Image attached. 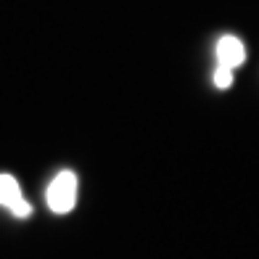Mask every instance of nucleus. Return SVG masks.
Returning a JSON list of instances; mask_svg holds the SVG:
<instances>
[{"instance_id":"2","label":"nucleus","mask_w":259,"mask_h":259,"mask_svg":"<svg viewBox=\"0 0 259 259\" xmlns=\"http://www.w3.org/2000/svg\"><path fill=\"white\" fill-rule=\"evenodd\" d=\"M0 206H6L11 214H16L19 220L32 214V206H29L27 198L21 196V188H19L14 175H0Z\"/></svg>"},{"instance_id":"3","label":"nucleus","mask_w":259,"mask_h":259,"mask_svg":"<svg viewBox=\"0 0 259 259\" xmlns=\"http://www.w3.org/2000/svg\"><path fill=\"white\" fill-rule=\"evenodd\" d=\"M217 61L220 66H228V69H235L246 61V45L233 37V34H225V37H220L217 42Z\"/></svg>"},{"instance_id":"4","label":"nucleus","mask_w":259,"mask_h":259,"mask_svg":"<svg viewBox=\"0 0 259 259\" xmlns=\"http://www.w3.org/2000/svg\"><path fill=\"white\" fill-rule=\"evenodd\" d=\"M214 85L220 90H228L233 85V69L228 66H217V72H214Z\"/></svg>"},{"instance_id":"1","label":"nucleus","mask_w":259,"mask_h":259,"mask_svg":"<svg viewBox=\"0 0 259 259\" xmlns=\"http://www.w3.org/2000/svg\"><path fill=\"white\" fill-rule=\"evenodd\" d=\"M74 204H77V175L64 169L48 185V206L56 214H69Z\"/></svg>"}]
</instances>
